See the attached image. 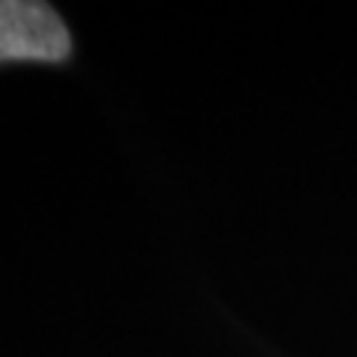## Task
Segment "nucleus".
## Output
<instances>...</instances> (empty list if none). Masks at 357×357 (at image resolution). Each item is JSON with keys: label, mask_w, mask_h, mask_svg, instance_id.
Wrapping results in <instances>:
<instances>
[{"label": "nucleus", "mask_w": 357, "mask_h": 357, "mask_svg": "<svg viewBox=\"0 0 357 357\" xmlns=\"http://www.w3.org/2000/svg\"><path fill=\"white\" fill-rule=\"evenodd\" d=\"M69 54L60 13L39 0H0V63H63Z\"/></svg>", "instance_id": "obj_1"}]
</instances>
